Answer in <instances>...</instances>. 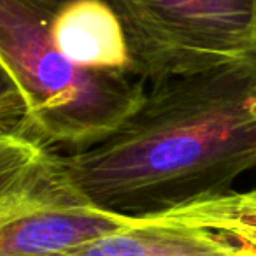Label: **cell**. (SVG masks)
<instances>
[{"label":"cell","mask_w":256,"mask_h":256,"mask_svg":"<svg viewBox=\"0 0 256 256\" xmlns=\"http://www.w3.org/2000/svg\"><path fill=\"white\" fill-rule=\"evenodd\" d=\"M28 2H34V4H37V6H42V8L51 9V11H56L58 6H62L64 2H67V0H28Z\"/></svg>","instance_id":"obj_8"},{"label":"cell","mask_w":256,"mask_h":256,"mask_svg":"<svg viewBox=\"0 0 256 256\" xmlns=\"http://www.w3.org/2000/svg\"><path fill=\"white\" fill-rule=\"evenodd\" d=\"M65 158L96 206L126 216L232 192L256 167V65L242 60L151 84L112 136Z\"/></svg>","instance_id":"obj_1"},{"label":"cell","mask_w":256,"mask_h":256,"mask_svg":"<svg viewBox=\"0 0 256 256\" xmlns=\"http://www.w3.org/2000/svg\"><path fill=\"white\" fill-rule=\"evenodd\" d=\"M50 256H234L228 235L178 224L136 223Z\"/></svg>","instance_id":"obj_6"},{"label":"cell","mask_w":256,"mask_h":256,"mask_svg":"<svg viewBox=\"0 0 256 256\" xmlns=\"http://www.w3.org/2000/svg\"><path fill=\"white\" fill-rule=\"evenodd\" d=\"M53 12L28 0H0V130L81 151L112 136L136 112L148 81L67 60L51 42Z\"/></svg>","instance_id":"obj_2"},{"label":"cell","mask_w":256,"mask_h":256,"mask_svg":"<svg viewBox=\"0 0 256 256\" xmlns=\"http://www.w3.org/2000/svg\"><path fill=\"white\" fill-rule=\"evenodd\" d=\"M126 30L134 74L156 84L242 62L254 42L256 0H106Z\"/></svg>","instance_id":"obj_4"},{"label":"cell","mask_w":256,"mask_h":256,"mask_svg":"<svg viewBox=\"0 0 256 256\" xmlns=\"http://www.w3.org/2000/svg\"><path fill=\"white\" fill-rule=\"evenodd\" d=\"M132 226V216L93 202L65 154L0 130V256H50Z\"/></svg>","instance_id":"obj_3"},{"label":"cell","mask_w":256,"mask_h":256,"mask_svg":"<svg viewBox=\"0 0 256 256\" xmlns=\"http://www.w3.org/2000/svg\"><path fill=\"white\" fill-rule=\"evenodd\" d=\"M132 218L144 224H178L218 232L256 249V190L226 192L156 214Z\"/></svg>","instance_id":"obj_7"},{"label":"cell","mask_w":256,"mask_h":256,"mask_svg":"<svg viewBox=\"0 0 256 256\" xmlns=\"http://www.w3.org/2000/svg\"><path fill=\"white\" fill-rule=\"evenodd\" d=\"M246 60H249L252 65H256V20H254V42H252V50H251V53H249V56L246 58Z\"/></svg>","instance_id":"obj_9"},{"label":"cell","mask_w":256,"mask_h":256,"mask_svg":"<svg viewBox=\"0 0 256 256\" xmlns=\"http://www.w3.org/2000/svg\"><path fill=\"white\" fill-rule=\"evenodd\" d=\"M53 46L72 64L88 70L134 72L128 36L106 0H67L50 22Z\"/></svg>","instance_id":"obj_5"}]
</instances>
